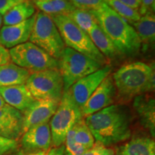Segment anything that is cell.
<instances>
[{"mask_svg": "<svg viewBox=\"0 0 155 155\" xmlns=\"http://www.w3.org/2000/svg\"><path fill=\"white\" fill-rule=\"evenodd\" d=\"M85 121L95 141L110 147L127 141L131 135V114L122 104H112L101 111L87 116Z\"/></svg>", "mask_w": 155, "mask_h": 155, "instance_id": "obj_1", "label": "cell"}, {"mask_svg": "<svg viewBox=\"0 0 155 155\" xmlns=\"http://www.w3.org/2000/svg\"><path fill=\"white\" fill-rule=\"evenodd\" d=\"M94 13L99 27L122 58H134L140 53V40L129 22L106 4Z\"/></svg>", "mask_w": 155, "mask_h": 155, "instance_id": "obj_2", "label": "cell"}, {"mask_svg": "<svg viewBox=\"0 0 155 155\" xmlns=\"http://www.w3.org/2000/svg\"><path fill=\"white\" fill-rule=\"evenodd\" d=\"M154 64L137 61L126 63L112 75L116 89V97L129 101L135 97L154 91L155 87Z\"/></svg>", "mask_w": 155, "mask_h": 155, "instance_id": "obj_3", "label": "cell"}, {"mask_svg": "<svg viewBox=\"0 0 155 155\" xmlns=\"http://www.w3.org/2000/svg\"><path fill=\"white\" fill-rule=\"evenodd\" d=\"M59 30L65 47L88 56L102 66L108 65L105 57L98 51L87 32L79 28L68 16L51 17Z\"/></svg>", "mask_w": 155, "mask_h": 155, "instance_id": "obj_4", "label": "cell"}, {"mask_svg": "<svg viewBox=\"0 0 155 155\" xmlns=\"http://www.w3.org/2000/svg\"><path fill=\"white\" fill-rule=\"evenodd\" d=\"M83 116L81 108L73 101L69 91H64L57 109L50 121L52 144H64L67 134Z\"/></svg>", "mask_w": 155, "mask_h": 155, "instance_id": "obj_5", "label": "cell"}, {"mask_svg": "<svg viewBox=\"0 0 155 155\" xmlns=\"http://www.w3.org/2000/svg\"><path fill=\"white\" fill-rule=\"evenodd\" d=\"M29 40L57 60L61 58L65 48L53 19L41 11L35 13V19Z\"/></svg>", "mask_w": 155, "mask_h": 155, "instance_id": "obj_6", "label": "cell"}, {"mask_svg": "<svg viewBox=\"0 0 155 155\" xmlns=\"http://www.w3.org/2000/svg\"><path fill=\"white\" fill-rule=\"evenodd\" d=\"M58 70L63 81V91L68 90L77 81L103 67L91 58L67 47L58 60Z\"/></svg>", "mask_w": 155, "mask_h": 155, "instance_id": "obj_7", "label": "cell"}, {"mask_svg": "<svg viewBox=\"0 0 155 155\" xmlns=\"http://www.w3.org/2000/svg\"><path fill=\"white\" fill-rule=\"evenodd\" d=\"M11 61L30 73L49 69H58V60L51 57L35 45L25 42L9 50Z\"/></svg>", "mask_w": 155, "mask_h": 155, "instance_id": "obj_8", "label": "cell"}, {"mask_svg": "<svg viewBox=\"0 0 155 155\" xmlns=\"http://www.w3.org/2000/svg\"><path fill=\"white\" fill-rule=\"evenodd\" d=\"M25 85L35 100L61 101L63 94V81L58 69L31 73Z\"/></svg>", "mask_w": 155, "mask_h": 155, "instance_id": "obj_9", "label": "cell"}, {"mask_svg": "<svg viewBox=\"0 0 155 155\" xmlns=\"http://www.w3.org/2000/svg\"><path fill=\"white\" fill-rule=\"evenodd\" d=\"M111 65L108 64L96 72L77 81L68 89L73 101L81 109L101 83L106 77L111 75Z\"/></svg>", "mask_w": 155, "mask_h": 155, "instance_id": "obj_10", "label": "cell"}, {"mask_svg": "<svg viewBox=\"0 0 155 155\" xmlns=\"http://www.w3.org/2000/svg\"><path fill=\"white\" fill-rule=\"evenodd\" d=\"M116 98V89L112 74L109 75L101 83L93 93L86 104L81 108L83 117L104 109L114 104Z\"/></svg>", "mask_w": 155, "mask_h": 155, "instance_id": "obj_11", "label": "cell"}, {"mask_svg": "<svg viewBox=\"0 0 155 155\" xmlns=\"http://www.w3.org/2000/svg\"><path fill=\"white\" fill-rule=\"evenodd\" d=\"M60 101L54 100H35L23 112V134L31 127L49 123Z\"/></svg>", "mask_w": 155, "mask_h": 155, "instance_id": "obj_12", "label": "cell"}, {"mask_svg": "<svg viewBox=\"0 0 155 155\" xmlns=\"http://www.w3.org/2000/svg\"><path fill=\"white\" fill-rule=\"evenodd\" d=\"M35 14L27 20L13 25H4L0 29L1 45L7 49L27 42L30 39Z\"/></svg>", "mask_w": 155, "mask_h": 155, "instance_id": "obj_13", "label": "cell"}, {"mask_svg": "<svg viewBox=\"0 0 155 155\" xmlns=\"http://www.w3.org/2000/svg\"><path fill=\"white\" fill-rule=\"evenodd\" d=\"M52 144L49 123L31 127L21 137L22 149L28 151H47Z\"/></svg>", "mask_w": 155, "mask_h": 155, "instance_id": "obj_14", "label": "cell"}, {"mask_svg": "<svg viewBox=\"0 0 155 155\" xmlns=\"http://www.w3.org/2000/svg\"><path fill=\"white\" fill-rule=\"evenodd\" d=\"M22 134V113L5 104L0 108V136L18 141Z\"/></svg>", "mask_w": 155, "mask_h": 155, "instance_id": "obj_15", "label": "cell"}, {"mask_svg": "<svg viewBox=\"0 0 155 155\" xmlns=\"http://www.w3.org/2000/svg\"><path fill=\"white\" fill-rule=\"evenodd\" d=\"M134 108L141 125L149 131L151 137L155 136V102L152 96L143 94L134 98Z\"/></svg>", "mask_w": 155, "mask_h": 155, "instance_id": "obj_16", "label": "cell"}, {"mask_svg": "<svg viewBox=\"0 0 155 155\" xmlns=\"http://www.w3.org/2000/svg\"><path fill=\"white\" fill-rule=\"evenodd\" d=\"M0 94L5 104L23 113L35 102L25 85L0 87Z\"/></svg>", "mask_w": 155, "mask_h": 155, "instance_id": "obj_17", "label": "cell"}, {"mask_svg": "<svg viewBox=\"0 0 155 155\" xmlns=\"http://www.w3.org/2000/svg\"><path fill=\"white\" fill-rule=\"evenodd\" d=\"M114 155H155L154 138L136 136L126 144L117 147Z\"/></svg>", "mask_w": 155, "mask_h": 155, "instance_id": "obj_18", "label": "cell"}, {"mask_svg": "<svg viewBox=\"0 0 155 155\" xmlns=\"http://www.w3.org/2000/svg\"><path fill=\"white\" fill-rule=\"evenodd\" d=\"M134 29L144 51L154 45L155 16L153 12H148L141 16L139 20L131 25Z\"/></svg>", "mask_w": 155, "mask_h": 155, "instance_id": "obj_19", "label": "cell"}, {"mask_svg": "<svg viewBox=\"0 0 155 155\" xmlns=\"http://www.w3.org/2000/svg\"><path fill=\"white\" fill-rule=\"evenodd\" d=\"M31 73L28 70L8 63L0 66V87L25 85Z\"/></svg>", "mask_w": 155, "mask_h": 155, "instance_id": "obj_20", "label": "cell"}, {"mask_svg": "<svg viewBox=\"0 0 155 155\" xmlns=\"http://www.w3.org/2000/svg\"><path fill=\"white\" fill-rule=\"evenodd\" d=\"M88 34L91 39L93 43L98 51L105 57L107 61H116L122 58L99 25H98L94 27Z\"/></svg>", "mask_w": 155, "mask_h": 155, "instance_id": "obj_21", "label": "cell"}, {"mask_svg": "<svg viewBox=\"0 0 155 155\" xmlns=\"http://www.w3.org/2000/svg\"><path fill=\"white\" fill-rule=\"evenodd\" d=\"M36 12V7L32 0H27L15 6L3 15V23L5 25L18 24L30 19Z\"/></svg>", "mask_w": 155, "mask_h": 155, "instance_id": "obj_22", "label": "cell"}, {"mask_svg": "<svg viewBox=\"0 0 155 155\" xmlns=\"http://www.w3.org/2000/svg\"><path fill=\"white\" fill-rule=\"evenodd\" d=\"M35 5L38 7L40 11L50 17H68L76 9L70 0H50L42 2H35Z\"/></svg>", "mask_w": 155, "mask_h": 155, "instance_id": "obj_23", "label": "cell"}, {"mask_svg": "<svg viewBox=\"0 0 155 155\" xmlns=\"http://www.w3.org/2000/svg\"><path fill=\"white\" fill-rule=\"evenodd\" d=\"M68 17L79 28L87 33L94 27L98 25L94 12L75 9Z\"/></svg>", "mask_w": 155, "mask_h": 155, "instance_id": "obj_24", "label": "cell"}, {"mask_svg": "<svg viewBox=\"0 0 155 155\" xmlns=\"http://www.w3.org/2000/svg\"><path fill=\"white\" fill-rule=\"evenodd\" d=\"M73 128L75 141L86 149L91 148L95 143V139L83 118L78 122Z\"/></svg>", "mask_w": 155, "mask_h": 155, "instance_id": "obj_25", "label": "cell"}, {"mask_svg": "<svg viewBox=\"0 0 155 155\" xmlns=\"http://www.w3.org/2000/svg\"><path fill=\"white\" fill-rule=\"evenodd\" d=\"M106 5L109 6L111 8L120 15L122 18L125 19L129 23L137 22L141 17L139 12L136 9L131 8L124 4L120 2L118 0H105Z\"/></svg>", "mask_w": 155, "mask_h": 155, "instance_id": "obj_26", "label": "cell"}, {"mask_svg": "<svg viewBox=\"0 0 155 155\" xmlns=\"http://www.w3.org/2000/svg\"><path fill=\"white\" fill-rule=\"evenodd\" d=\"M64 144L65 155H81L88 150L75 141L73 127L68 132Z\"/></svg>", "mask_w": 155, "mask_h": 155, "instance_id": "obj_27", "label": "cell"}, {"mask_svg": "<svg viewBox=\"0 0 155 155\" xmlns=\"http://www.w3.org/2000/svg\"><path fill=\"white\" fill-rule=\"evenodd\" d=\"M75 8L83 10L96 12L106 5L105 0H70Z\"/></svg>", "mask_w": 155, "mask_h": 155, "instance_id": "obj_28", "label": "cell"}, {"mask_svg": "<svg viewBox=\"0 0 155 155\" xmlns=\"http://www.w3.org/2000/svg\"><path fill=\"white\" fill-rule=\"evenodd\" d=\"M19 141L0 136V155H8L17 150Z\"/></svg>", "mask_w": 155, "mask_h": 155, "instance_id": "obj_29", "label": "cell"}, {"mask_svg": "<svg viewBox=\"0 0 155 155\" xmlns=\"http://www.w3.org/2000/svg\"><path fill=\"white\" fill-rule=\"evenodd\" d=\"M114 151L111 147L104 146L99 142L95 141L91 148L88 149L81 155H114Z\"/></svg>", "mask_w": 155, "mask_h": 155, "instance_id": "obj_30", "label": "cell"}, {"mask_svg": "<svg viewBox=\"0 0 155 155\" xmlns=\"http://www.w3.org/2000/svg\"><path fill=\"white\" fill-rule=\"evenodd\" d=\"M27 0H0V15L3 16L15 6Z\"/></svg>", "mask_w": 155, "mask_h": 155, "instance_id": "obj_31", "label": "cell"}, {"mask_svg": "<svg viewBox=\"0 0 155 155\" xmlns=\"http://www.w3.org/2000/svg\"><path fill=\"white\" fill-rule=\"evenodd\" d=\"M155 0H141L139 13L141 16L144 15L148 12H154Z\"/></svg>", "mask_w": 155, "mask_h": 155, "instance_id": "obj_32", "label": "cell"}, {"mask_svg": "<svg viewBox=\"0 0 155 155\" xmlns=\"http://www.w3.org/2000/svg\"><path fill=\"white\" fill-rule=\"evenodd\" d=\"M48 151H28L23 149H17L8 155H46Z\"/></svg>", "mask_w": 155, "mask_h": 155, "instance_id": "obj_33", "label": "cell"}, {"mask_svg": "<svg viewBox=\"0 0 155 155\" xmlns=\"http://www.w3.org/2000/svg\"><path fill=\"white\" fill-rule=\"evenodd\" d=\"M11 58L9 50L0 45V66L5 64L10 63Z\"/></svg>", "mask_w": 155, "mask_h": 155, "instance_id": "obj_34", "label": "cell"}, {"mask_svg": "<svg viewBox=\"0 0 155 155\" xmlns=\"http://www.w3.org/2000/svg\"><path fill=\"white\" fill-rule=\"evenodd\" d=\"M46 155H65V145L63 144L58 147H53L48 151Z\"/></svg>", "mask_w": 155, "mask_h": 155, "instance_id": "obj_35", "label": "cell"}, {"mask_svg": "<svg viewBox=\"0 0 155 155\" xmlns=\"http://www.w3.org/2000/svg\"><path fill=\"white\" fill-rule=\"evenodd\" d=\"M120 2L124 4V5L129 6V7H131V8L136 9L138 11L140 7V2L138 0H118Z\"/></svg>", "mask_w": 155, "mask_h": 155, "instance_id": "obj_36", "label": "cell"}, {"mask_svg": "<svg viewBox=\"0 0 155 155\" xmlns=\"http://www.w3.org/2000/svg\"><path fill=\"white\" fill-rule=\"evenodd\" d=\"M5 104H5V101H4V99L2 98V97L1 94H0V108L3 107V106H5Z\"/></svg>", "mask_w": 155, "mask_h": 155, "instance_id": "obj_37", "label": "cell"}, {"mask_svg": "<svg viewBox=\"0 0 155 155\" xmlns=\"http://www.w3.org/2000/svg\"><path fill=\"white\" fill-rule=\"evenodd\" d=\"M32 1L35 2H48V1H50V0H32Z\"/></svg>", "mask_w": 155, "mask_h": 155, "instance_id": "obj_38", "label": "cell"}, {"mask_svg": "<svg viewBox=\"0 0 155 155\" xmlns=\"http://www.w3.org/2000/svg\"><path fill=\"white\" fill-rule=\"evenodd\" d=\"M2 23H3V16L2 15H0V28H1Z\"/></svg>", "mask_w": 155, "mask_h": 155, "instance_id": "obj_39", "label": "cell"}, {"mask_svg": "<svg viewBox=\"0 0 155 155\" xmlns=\"http://www.w3.org/2000/svg\"><path fill=\"white\" fill-rule=\"evenodd\" d=\"M138 1H139V2H140V4H141V0H138Z\"/></svg>", "mask_w": 155, "mask_h": 155, "instance_id": "obj_40", "label": "cell"}, {"mask_svg": "<svg viewBox=\"0 0 155 155\" xmlns=\"http://www.w3.org/2000/svg\"><path fill=\"white\" fill-rule=\"evenodd\" d=\"M0 45H1V40H0Z\"/></svg>", "mask_w": 155, "mask_h": 155, "instance_id": "obj_41", "label": "cell"}]
</instances>
